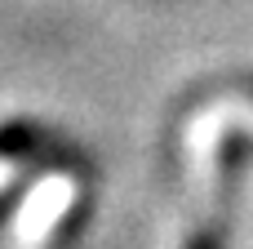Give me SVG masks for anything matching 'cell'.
Returning a JSON list of instances; mask_svg holds the SVG:
<instances>
[{
  "instance_id": "obj_1",
  "label": "cell",
  "mask_w": 253,
  "mask_h": 249,
  "mask_svg": "<svg viewBox=\"0 0 253 249\" xmlns=\"http://www.w3.org/2000/svg\"><path fill=\"white\" fill-rule=\"evenodd\" d=\"M76 205V178L71 174H44L27 200L18 205V218H13V245L18 249H40L53 227L62 223V214Z\"/></svg>"
},
{
  "instance_id": "obj_2",
  "label": "cell",
  "mask_w": 253,
  "mask_h": 249,
  "mask_svg": "<svg viewBox=\"0 0 253 249\" xmlns=\"http://www.w3.org/2000/svg\"><path fill=\"white\" fill-rule=\"evenodd\" d=\"M13 178H18V160H9V156H4V160H0V192H4Z\"/></svg>"
}]
</instances>
